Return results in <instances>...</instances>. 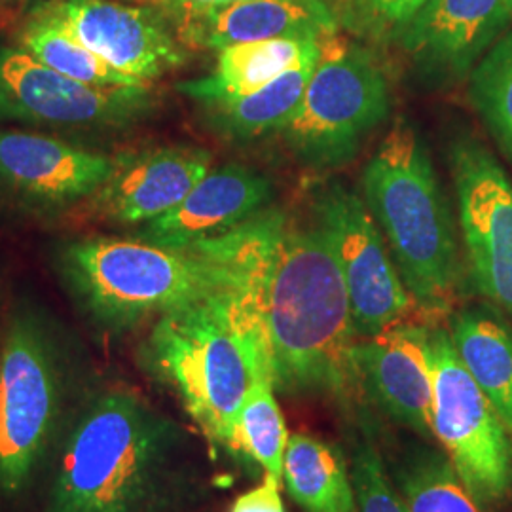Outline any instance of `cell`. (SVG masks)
I'll return each instance as SVG.
<instances>
[{
  "instance_id": "603a6c76",
  "label": "cell",
  "mask_w": 512,
  "mask_h": 512,
  "mask_svg": "<svg viewBox=\"0 0 512 512\" xmlns=\"http://www.w3.org/2000/svg\"><path fill=\"white\" fill-rule=\"evenodd\" d=\"M16 42V46L37 57L40 63L78 82L110 88H148V84L110 67L107 61L93 54L88 46L38 8L21 25Z\"/></svg>"
},
{
  "instance_id": "6da1fadb",
  "label": "cell",
  "mask_w": 512,
  "mask_h": 512,
  "mask_svg": "<svg viewBox=\"0 0 512 512\" xmlns=\"http://www.w3.org/2000/svg\"><path fill=\"white\" fill-rule=\"evenodd\" d=\"M194 253L226 264L255 308L274 389L285 395L348 397L357 389L344 275L327 239L285 211L262 209Z\"/></svg>"
},
{
  "instance_id": "484cf974",
  "label": "cell",
  "mask_w": 512,
  "mask_h": 512,
  "mask_svg": "<svg viewBox=\"0 0 512 512\" xmlns=\"http://www.w3.org/2000/svg\"><path fill=\"white\" fill-rule=\"evenodd\" d=\"M469 97L495 143L512 162V29L476 63Z\"/></svg>"
},
{
  "instance_id": "d4e9b609",
  "label": "cell",
  "mask_w": 512,
  "mask_h": 512,
  "mask_svg": "<svg viewBox=\"0 0 512 512\" xmlns=\"http://www.w3.org/2000/svg\"><path fill=\"white\" fill-rule=\"evenodd\" d=\"M287 429L270 378L256 380L241 404L236 425L238 452L256 461L266 475L283 478Z\"/></svg>"
},
{
  "instance_id": "9c48e42d",
  "label": "cell",
  "mask_w": 512,
  "mask_h": 512,
  "mask_svg": "<svg viewBox=\"0 0 512 512\" xmlns=\"http://www.w3.org/2000/svg\"><path fill=\"white\" fill-rule=\"evenodd\" d=\"M311 211L344 275L357 336L370 338L404 321L416 304L366 203L336 181L315 190Z\"/></svg>"
},
{
  "instance_id": "83f0119b",
  "label": "cell",
  "mask_w": 512,
  "mask_h": 512,
  "mask_svg": "<svg viewBox=\"0 0 512 512\" xmlns=\"http://www.w3.org/2000/svg\"><path fill=\"white\" fill-rule=\"evenodd\" d=\"M351 482L355 490V512H408L370 439H359L353 444Z\"/></svg>"
},
{
  "instance_id": "ba28073f",
  "label": "cell",
  "mask_w": 512,
  "mask_h": 512,
  "mask_svg": "<svg viewBox=\"0 0 512 512\" xmlns=\"http://www.w3.org/2000/svg\"><path fill=\"white\" fill-rule=\"evenodd\" d=\"M61 404L52 338L31 313L12 317L0 348V492L19 494L44 456Z\"/></svg>"
},
{
  "instance_id": "7a4b0ae2",
  "label": "cell",
  "mask_w": 512,
  "mask_h": 512,
  "mask_svg": "<svg viewBox=\"0 0 512 512\" xmlns=\"http://www.w3.org/2000/svg\"><path fill=\"white\" fill-rule=\"evenodd\" d=\"M143 361L179 397L205 439L238 452L239 408L256 380H272L262 327L238 281L160 315Z\"/></svg>"
},
{
  "instance_id": "1f68e13d",
  "label": "cell",
  "mask_w": 512,
  "mask_h": 512,
  "mask_svg": "<svg viewBox=\"0 0 512 512\" xmlns=\"http://www.w3.org/2000/svg\"><path fill=\"white\" fill-rule=\"evenodd\" d=\"M505 4H507V8H509V12H511L512 16V0H505Z\"/></svg>"
},
{
  "instance_id": "8992f818",
  "label": "cell",
  "mask_w": 512,
  "mask_h": 512,
  "mask_svg": "<svg viewBox=\"0 0 512 512\" xmlns=\"http://www.w3.org/2000/svg\"><path fill=\"white\" fill-rule=\"evenodd\" d=\"M389 109V82L378 61L336 33L321 40L308 88L279 131L304 164L329 169L349 162Z\"/></svg>"
},
{
  "instance_id": "44dd1931",
  "label": "cell",
  "mask_w": 512,
  "mask_h": 512,
  "mask_svg": "<svg viewBox=\"0 0 512 512\" xmlns=\"http://www.w3.org/2000/svg\"><path fill=\"white\" fill-rule=\"evenodd\" d=\"M287 492L306 512H355V490L346 459L306 433L287 440L283 458Z\"/></svg>"
},
{
  "instance_id": "30bf717a",
  "label": "cell",
  "mask_w": 512,
  "mask_h": 512,
  "mask_svg": "<svg viewBox=\"0 0 512 512\" xmlns=\"http://www.w3.org/2000/svg\"><path fill=\"white\" fill-rule=\"evenodd\" d=\"M152 86H93L57 73L19 46L0 48V124L118 131L152 107Z\"/></svg>"
},
{
  "instance_id": "ac0fdd59",
  "label": "cell",
  "mask_w": 512,
  "mask_h": 512,
  "mask_svg": "<svg viewBox=\"0 0 512 512\" xmlns=\"http://www.w3.org/2000/svg\"><path fill=\"white\" fill-rule=\"evenodd\" d=\"M186 48L215 50L272 40H323L338 33V18L323 0H239L171 21Z\"/></svg>"
},
{
  "instance_id": "3957f363",
  "label": "cell",
  "mask_w": 512,
  "mask_h": 512,
  "mask_svg": "<svg viewBox=\"0 0 512 512\" xmlns=\"http://www.w3.org/2000/svg\"><path fill=\"white\" fill-rule=\"evenodd\" d=\"M179 437L124 389L82 414L63 450L46 512H150L169 490Z\"/></svg>"
},
{
  "instance_id": "8fae6325",
  "label": "cell",
  "mask_w": 512,
  "mask_h": 512,
  "mask_svg": "<svg viewBox=\"0 0 512 512\" xmlns=\"http://www.w3.org/2000/svg\"><path fill=\"white\" fill-rule=\"evenodd\" d=\"M459 224L476 289L512 315V181L475 139L450 150Z\"/></svg>"
},
{
  "instance_id": "e0dca14e",
  "label": "cell",
  "mask_w": 512,
  "mask_h": 512,
  "mask_svg": "<svg viewBox=\"0 0 512 512\" xmlns=\"http://www.w3.org/2000/svg\"><path fill=\"white\" fill-rule=\"evenodd\" d=\"M272 200V184L245 165L211 169L183 202L137 230V239L190 251L207 239L238 228Z\"/></svg>"
},
{
  "instance_id": "4fadbf2b",
  "label": "cell",
  "mask_w": 512,
  "mask_h": 512,
  "mask_svg": "<svg viewBox=\"0 0 512 512\" xmlns=\"http://www.w3.org/2000/svg\"><path fill=\"white\" fill-rule=\"evenodd\" d=\"M114 167L116 156L44 133L0 129V196L23 211L50 215L78 207Z\"/></svg>"
},
{
  "instance_id": "4316f807",
  "label": "cell",
  "mask_w": 512,
  "mask_h": 512,
  "mask_svg": "<svg viewBox=\"0 0 512 512\" xmlns=\"http://www.w3.org/2000/svg\"><path fill=\"white\" fill-rule=\"evenodd\" d=\"M427 2L429 0H340L334 14L338 25L353 37L374 44H397L408 23Z\"/></svg>"
},
{
  "instance_id": "f1b7e54d",
  "label": "cell",
  "mask_w": 512,
  "mask_h": 512,
  "mask_svg": "<svg viewBox=\"0 0 512 512\" xmlns=\"http://www.w3.org/2000/svg\"><path fill=\"white\" fill-rule=\"evenodd\" d=\"M279 484V478L264 476V482L260 486L239 495L230 512H285Z\"/></svg>"
},
{
  "instance_id": "7c38bea8",
  "label": "cell",
  "mask_w": 512,
  "mask_h": 512,
  "mask_svg": "<svg viewBox=\"0 0 512 512\" xmlns=\"http://www.w3.org/2000/svg\"><path fill=\"white\" fill-rule=\"evenodd\" d=\"M120 73L152 86L186 63V46L148 6L118 0H48L38 6Z\"/></svg>"
},
{
  "instance_id": "5b68a950",
  "label": "cell",
  "mask_w": 512,
  "mask_h": 512,
  "mask_svg": "<svg viewBox=\"0 0 512 512\" xmlns=\"http://www.w3.org/2000/svg\"><path fill=\"white\" fill-rule=\"evenodd\" d=\"M59 270L93 321L116 332L236 281L234 272L213 258L137 238L71 241L59 253Z\"/></svg>"
},
{
  "instance_id": "7402d4cb",
  "label": "cell",
  "mask_w": 512,
  "mask_h": 512,
  "mask_svg": "<svg viewBox=\"0 0 512 512\" xmlns=\"http://www.w3.org/2000/svg\"><path fill=\"white\" fill-rule=\"evenodd\" d=\"M319 55L321 44L315 54L302 59L291 71L281 74L262 90L203 109L211 128L222 137L236 141L256 139L274 129L279 131L298 109Z\"/></svg>"
},
{
  "instance_id": "ffe728a7",
  "label": "cell",
  "mask_w": 512,
  "mask_h": 512,
  "mask_svg": "<svg viewBox=\"0 0 512 512\" xmlns=\"http://www.w3.org/2000/svg\"><path fill=\"white\" fill-rule=\"evenodd\" d=\"M459 359L512 433V329L494 311L467 308L450 319Z\"/></svg>"
},
{
  "instance_id": "2e32d148",
  "label": "cell",
  "mask_w": 512,
  "mask_h": 512,
  "mask_svg": "<svg viewBox=\"0 0 512 512\" xmlns=\"http://www.w3.org/2000/svg\"><path fill=\"white\" fill-rule=\"evenodd\" d=\"M512 16L505 0H429L397 44L425 80H456L501 38Z\"/></svg>"
},
{
  "instance_id": "cb8c5ba5",
  "label": "cell",
  "mask_w": 512,
  "mask_h": 512,
  "mask_svg": "<svg viewBox=\"0 0 512 512\" xmlns=\"http://www.w3.org/2000/svg\"><path fill=\"white\" fill-rule=\"evenodd\" d=\"M399 488L408 512H482L452 461L433 450L406 458Z\"/></svg>"
},
{
  "instance_id": "9a60e30c",
  "label": "cell",
  "mask_w": 512,
  "mask_h": 512,
  "mask_svg": "<svg viewBox=\"0 0 512 512\" xmlns=\"http://www.w3.org/2000/svg\"><path fill=\"white\" fill-rule=\"evenodd\" d=\"M429 325L401 321L353 348L357 387L385 414L421 437L433 435Z\"/></svg>"
},
{
  "instance_id": "4dcf8cb0",
  "label": "cell",
  "mask_w": 512,
  "mask_h": 512,
  "mask_svg": "<svg viewBox=\"0 0 512 512\" xmlns=\"http://www.w3.org/2000/svg\"><path fill=\"white\" fill-rule=\"evenodd\" d=\"M21 0H0V12H6V10H12L14 6H18Z\"/></svg>"
},
{
  "instance_id": "277c9868",
  "label": "cell",
  "mask_w": 512,
  "mask_h": 512,
  "mask_svg": "<svg viewBox=\"0 0 512 512\" xmlns=\"http://www.w3.org/2000/svg\"><path fill=\"white\" fill-rule=\"evenodd\" d=\"M363 194L414 304L427 315L452 310L463 285L454 219L431 154L404 118L366 164Z\"/></svg>"
},
{
  "instance_id": "d6986e66",
  "label": "cell",
  "mask_w": 512,
  "mask_h": 512,
  "mask_svg": "<svg viewBox=\"0 0 512 512\" xmlns=\"http://www.w3.org/2000/svg\"><path fill=\"white\" fill-rule=\"evenodd\" d=\"M319 44L321 40L272 38L228 46L220 50L213 73L181 82L179 92L202 109L247 97L315 54Z\"/></svg>"
},
{
  "instance_id": "f546056e",
  "label": "cell",
  "mask_w": 512,
  "mask_h": 512,
  "mask_svg": "<svg viewBox=\"0 0 512 512\" xmlns=\"http://www.w3.org/2000/svg\"><path fill=\"white\" fill-rule=\"evenodd\" d=\"M137 2L141 6L158 10L167 21H173V19L207 12V10L239 2V0H137Z\"/></svg>"
},
{
  "instance_id": "52a82bcc",
  "label": "cell",
  "mask_w": 512,
  "mask_h": 512,
  "mask_svg": "<svg viewBox=\"0 0 512 512\" xmlns=\"http://www.w3.org/2000/svg\"><path fill=\"white\" fill-rule=\"evenodd\" d=\"M433 437L480 507L512 495V433L459 359L450 330H429Z\"/></svg>"
},
{
  "instance_id": "5bb4252c",
  "label": "cell",
  "mask_w": 512,
  "mask_h": 512,
  "mask_svg": "<svg viewBox=\"0 0 512 512\" xmlns=\"http://www.w3.org/2000/svg\"><path fill=\"white\" fill-rule=\"evenodd\" d=\"M213 156L203 148L158 147L120 154L99 190L80 203L88 222L147 224L177 207L211 171Z\"/></svg>"
}]
</instances>
